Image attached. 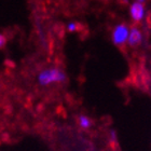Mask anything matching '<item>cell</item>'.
<instances>
[{"label": "cell", "mask_w": 151, "mask_h": 151, "mask_svg": "<svg viewBox=\"0 0 151 151\" xmlns=\"http://www.w3.org/2000/svg\"><path fill=\"white\" fill-rule=\"evenodd\" d=\"M129 12L132 21L136 24L144 22V19L147 16V9H146L145 4L142 2H137V1H133L129 4Z\"/></svg>", "instance_id": "cell-3"}, {"label": "cell", "mask_w": 151, "mask_h": 151, "mask_svg": "<svg viewBox=\"0 0 151 151\" xmlns=\"http://www.w3.org/2000/svg\"><path fill=\"white\" fill-rule=\"evenodd\" d=\"M66 28L69 32H76L80 29V27H79V24L77 22H69L67 24Z\"/></svg>", "instance_id": "cell-6"}, {"label": "cell", "mask_w": 151, "mask_h": 151, "mask_svg": "<svg viewBox=\"0 0 151 151\" xmlns=\"http://www.w3.org/2000/svg\"><path fill=\"white\" fill-rule=\"evenodd\" d=\"M129 29L131 27L123 23H120L114 26V28L112 29V32H111V40H112L113 44L116 47H123V45L127 44Z\"/></svg>", "instance_id": "cell-2"}, {"label": "cell", "mask_w": 151, "mask_h": 151, "mask_svg": "<svg viewBox=\"0 0 151 151\" xmlns=\"http://www.w3.org/2000/svg\"><path fill=\"white\" fill-rule=\"evenodd\" d=\"M6 36L4 35H0V47L2 49L4 45H6Z\"/></svg>", "instance_id": "cell-8"}, {"label": "cell", "mask_w": 151, "mask_h": 151, "mask_svg": "<svg viewBox=\"0 0 151 151\" xmlns=\"http://www.w3.org/2000/svg\"><path fill=\"white\" fill-rule=\"evenodd\" d=\"M66 80L65 71L57 68V67H50L41 70L37 76V81L40 86H51L54 84L63 83Z\"/></svg>", "instance_id": "cell-1"}, {"label": "cell", "mask_w": 151, "mask_h": 151, "mask_svg": "<svg viewBox=\"0 0 151 151\" xmlns=\"http://www.w3.org/2000/svg\"><path fill=\"white\" fill-rule=\"evenodd\" d=\"M108 137H109V142L111 144H113V145H116V142H118V135H116V132L114 129H110Z\"/></svg>", "instance_id": "cell-7"}, {"label": "cell", "mask_w": 151, "mask_h": 151, "mask_svg": "<svg viewBox=\"0 0 151 151\" xmlns=\"http://www.w3.org/2000/svg\"><path fill=\"white\" fill-rule=\"evenodd\" d=\"M133 1H137V2H142V3L146 2V0H133Z\"/></svg>", "instance_id": "cell-9"}, {"label": "cell", "mask_w": 151, "mask_h": 151, "mask_svg": "<svg viewBox=\"0 0 151 151\" xmlns=\"http://www.w3.org/2000/svg\"><path fill=\"white\" fill-rule=\"evenodd\" d=\"M142 40H144V34H142V29L137 27V26L131 27L129 40H127V45L131 47H136L142 44Z\"/></svg>", "instance_id": "cell-4"}, {"label": "cell", "mask_w": 151, "mask_h": 151, "mask_svg": "<svg viewBox=\"0 0 151 151\" xmlns=\"http://www.w3.org/2000/svg\"><path fill=\"white\" fill-rule=\"evenodd\" d=\"M78 125L80 129L86 131L92 127V120L85 114H80L78 116Z\"/></svg>", "instance_id": "cell-5"}]
</instances>
